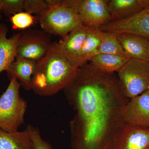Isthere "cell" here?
Instances as JSON below:
<instances>
[{"label":"cell","mask_w":149,"mask_h":149,"mask_svg":"<svg viewBox=\"0 0 149 149\" xmlns=\"http://www.w3.org/2000/svg\"></svg>","instance_id":"26"},{"label":"cell","mask_w":149,"mask_h":149,"mask_svg":"<svg viewBox=\"0 0 149 149\" xmlns=\"http://www.w3.org/2000/svg\"><path fill=\"white\" fill-rule=\"evenodd\" d=\"M1 3H0V18H1Z\"/></svg>","instance_id":"25"},{"label":"cell","mask_w":149,"mask_h":149,"mask_svg":"<svg viewBox=\"0 0 149 149\" xmlns=\"http://www.w3.org/2000/svg\"><path fill=\"white\" fill-rule=\"evenodd\" d=\"M0 149H34L26 129L7 132L0 128Z\"/></svg>","instance_id":"16"},{"label":"cell","mask_w":149,"mask_h":149,"mask_svg":"<svg viewBox=\"0 0 149 149\" xmlns=\"http://www.w3.org/2000/svg\"><path fill=\"white\" fill-rule=\"evenodd\" d=\"M10 20L13 29L22 31L29 29L38 22L37 17L24 11L10 17Z\"/></svg>","instance_id":"20"},{"label":"cell","mask_w":149,"mask_h":149,"mask_svg":"<svg viewBox=\"0 0 149 149\" xmlns=\"http://www.w3.org/2000/svg\"><path fill=\"white\" fill-rule=\"evenodd\" d=\"M24 0H0L1 12L10 17L24 10Z\"/></svg>","instance_id":"22"},{"label":"cell","mask_w":149,"mask_h":149,"mask_svg":"<svg viewBox=\"0 0 149 149\" xmlns=\"http://www.w3.org/2000/svg\"><path fill=\"white\" fill-rule=\"evenodd\" d=\"M149 128L125 123L105 149H149Z\"/></svg>","instance_id":"9"},{"label":"cell","mask_w":149,"mask_h":149,"mask_svg":"<svg viewBox=\"0 0 149 149\" xmlns=\"http://www.w3.org/2000/svg\"><path fill=\"white\" fill-rule=\"evenodd\" d=\"M129 59L125 57L99 54L91 59V64L97 69L106 72H117Z\"/></svg>","instance_id":"18"},{"label":"cell","mask_w":149,"mask_h":149,"mask_svg":"<svg viewBox=\"0 0 149 149\" xmlns=\"http://www.w3.org/2000/svg\"><path fill=\"white\" fill-rule=\"evenodd\" d=\"M108 9L111 21L126 18L143 10L139 0L109 1Z\"/></svg>","instance_id":"17"},{"label":"cell","mask_w":149,"mask_h":149,"mask_svg":"<svg viewBox=\"0 0 149 149\" xmlns=\"http://www.w3.org/2000/svg\"><path fill=\"white\" fill-rule=\"evenodd\" d=\"M107 0H67L76 11L80 21L87 27L99 26L111 21Z\"/></svg>","instance_id":"7"},{"label":"cell","mask_w":149,"mask_h":149,"mask_svg":"<svg viewBox=\"0 0 149 149\" xmlns=\"http://www.w3.org/2000/svg\"><path fill=\"white\" fill-rule=\"evenodd\" d=\"M52 35L43 30L27 29L19 32L16 58H21L37 63L47 53Z\"/></svg>","instance_id":"6"},{"label":"cell","mask_w":149,"mask_h":149,"mask_svg":"<svg viewBox=\"0 0 149 149\" xmlns=\"http://www.w3.org/2000/svg\"><path fill=\"white\" fill-rule=\"evenodd\" d=\"M120 90L130 100L149 90V62L129 59L117 71Z\"/></svg>","instance_id":"5"},{"label":"cell","mask_w":149,"mask_h":149,"mask_svg":"<svg viewBox=\"0 0 149 149\" xmlns=\"http://www.w3.org/2000/svg\"><path fill=\"white\" fill-rule=\"evenodd\" d=\"M104 35V32L101 31L97 26L88 27L87 35L81 52L80 67L100 54L99 50Z\"/></svg>","instance_id":"15"},{"label":"cell","mask_w":149,"mask_h":149,"mask_svg":"<svg viewBox=\"0 0 149 149\" xmlns=\"http://www.w3.org/2000/svg\"><path fill=\"white\" fill-rule=\"evenodd\" d=\"M47 9L37 15L43 31L62 37L82 24L76 11L64 0H46Z\"/></svg>","instance_id":"3"},{"label":"cell","mask_w":149,"mask_h":149,"mask_svg":"<svg viewBox=\"0 0 149 149\" xmlns=\"http://www.w3.org/2000/svg\"><path fill=\"white\" fill-rule=\"evenodd\" d=\"M76 112L70 123L72 149H105L125 124L129 101L120 90L117 74L86 63L64 90Z\"/></svg>","instance_id":"1"},{"label":"cell","mask_w":149,"mask_h":149,"mask_svg":"<svg viewBox=\"0 0 149 149\" xmlns=\"http://www.w3.org/2000/svg\"><path fill=\"white\" fill-rule=\"evenodd\" d=\"M143 10L149 9V0H139Z\"/></svg>","instance_id":"24"},{"label":"cell","mask_w":149,"mask_h":149,"mask_svg":"<svg viewBox=\"0 0 149 149\" xmlns=\"http://www.w3.org/2000/svg\"><path fill=\"white\" fill-rule=\"evenodd\" d=\"M8 28L0 23V73L6 71L16 58V47L19 33L7 37Z\"/></svg>","instance_id":"13"},{"label":"cell","mask_w":149,"mask_h":149,"mask_svg":"<svg viewBox=\"0 0 149 149\" xmlns=\"http://www.w3.org/2000/svg\"><path fill=\"white\" fill-rule=\"evenodd\" d=\"M99 52L127 57L118 39L117 34L114 32H104Z\"/></svg>","instance_id":"19"},{"label":"cell","mask_w":149,"mask_h":149,"mask_svg":"<svg viewBox=\"0 0 149 149\" xmlns=\"http://www.w3.org/2000/svg\"><path fill=\"white\" fill-rule=\"evenodd\" d=\"M88 31V27L81 24L58 42L60 49L65 58L76 68L80 67L81 52Z\"/></svg>","instance_id":"10"},{"label":"cell","mask_w":149,"mask_h":149,"mask_svg":"<svg viewBox=\"0 0 149 149\" xmlns=\"http://www.w3.org/2000/svg\"><path fill=\"white\" fill-rule=\"evenodd\" d=\"M104 32L130 33L149 38V9H144L126 18L99 26Z\"/></svg>","instance_id":"8"},{"label":"cell","mask_w":149,"mask_h":149,"mask_svg":"<svg viewBox=\"0 0 149 149\" xmlns=\"http://www.w3.org/2000/svg\"><path fill=\"white\" fill-rule=\"evenodd\" d=\"M125 123L149 128V90L130 99L123 113Z\"/></svg>","instance_id":"11"},{"label":"cell","mask_w":149,"mask_h":149,"mask_svg":"<svg viewBox=\"0 0 149 149\" xmlns=\"http://www.w3.org/2000/svg\"><path fill=\"white\" fill-rule=\"evenodd\" d=\"M19 81L10 77L8 87L0 97V128L7 132L17 131L24 122L27 101L21 97Z\"/></svg>","instance_id":"4"},{"label":"cell","mask_w":149,"mask_h":149,"mask_svg":"<svg viewBox=\"0 0 149 149\" xmlns=\"http://www.w3.org/2000/svg\"><path fill=\"white\" fill-rule=\"evenodd\" d=\"M117 37L128 58L149 61V38L130 33H118Z\"/></svg>","instance_id":"12"},{"label":"cell","mask_w":149,"mask_h":149,"mask_svg":"<svg viewBox=\"0 0 149 149\" xmlns=\"http://www.w3.org/2000/svg\"><path fill=\"white\" fill-rule=\"evenodd\" d=\"M78 68L65 58L58 43L52 42L47 53L37 63L32 91L42 97L54 95L66 88L77 74Z\"/></svg>","instance_id":"2"},{"label":"cell","mask_w":149,"mask_h":149,"mask_svg":"<svg viewBox=\"0 0 149 149\" xmlns=\"http://www.w3.org/2000/svg\"><path fill=\"white\" fill-rule=\"evenodd\" d=\"M25 129L32 141L34 149H53L52 145L42 138L39 128L29 125Z\"/></svg>","instance_id":"21"},{"label":"cell","mask_w":149,"mask_h":149,"mask_svg":"<svg viewBox=\"0 0 149 149\" xmlns=\"http://www.w3.org/2000/svg\"></svg>","instance_id":"27"},{"label":"cell","mask_w":149,"mask_h":149,"mask_svg":"<svg viewBox=\"0 0 149 149\" xmlns=\"http://www.w3.org/2000/svg\"><path fill=\"white\" fill-rule=\"evenodd\" d=\"M37 63L24 58H18L12 63L7 70L10 76H14L26 91L32 90V78Z\"/></svg>","instance_id":"14"},{"label":"cell","mask_w":149,"mask_h":149,"mask_svg":"<svg viewBox=\"0 0 149 149\" xmlns=\"http://www.w3.org/2000/svg\"><path fill=\"white\" fill-rule=\"evenodd\" d=\"M48 8L46 1L44 0H24V11L33 14H36L39 15Z\"/></svg>","instance_id":"23"}]
</instances>
